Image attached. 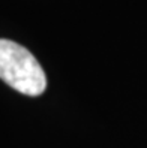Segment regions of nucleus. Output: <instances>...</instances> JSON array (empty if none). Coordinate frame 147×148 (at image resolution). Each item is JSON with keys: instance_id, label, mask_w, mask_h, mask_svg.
I'll use <instances>...</instances> for the list:
<instances>
[{"instance_id": "1", "label": "nucleus", "mask_w": 147, "mask_h": 148, "mask_svg": "<svg viewBox=\"0 0 147 148\" xmlns=\"http://www.w3.org/2000/svg\"><path fill=\"white\" fill-rule=\"evenodd\" d=\"M0 78L26 96H41L47 88L45 72L27 48L0 39Z\"/></svg>"}]
</instances>
